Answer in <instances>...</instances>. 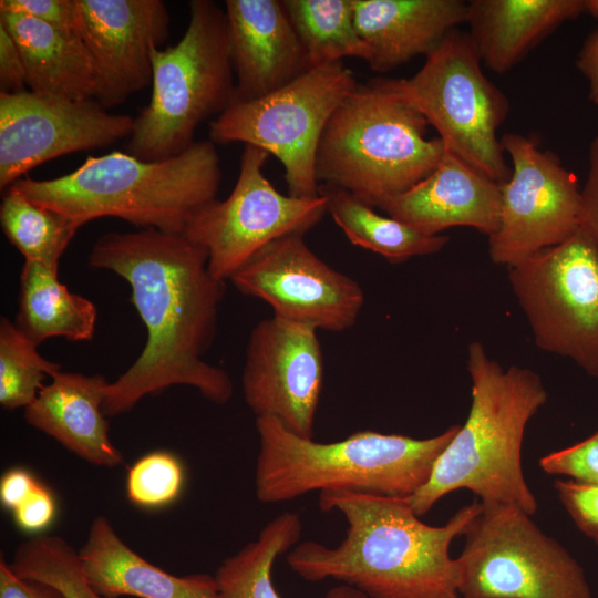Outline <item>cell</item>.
Segmentation results:
<instances>
[{"instance_id": "20", "label": "cell", "mask_w": 598, "mask_h": 598, "mask_svg": "<svg viewBox=\"0 0 598 598\" xmlns=\"http://www.w3.org/2000/svg\"><path fill=\"white\" fill-rule=\"evenodd\" d=\"M107 384L101 374L60 371L24 409V420L90 464L116 467L124 458L109 436L103 412Z\"/></svg>"}, {"instance_id": "42", "label": "cell", "mask_w": 598, "mask_h": 598, "mask_svg": "<svg viewBox=\"0 0 598 598\" xmlns=\"http://www.w3.org/2000/svg\"><path fill=\"white\" fill-rule=\"evenodd\" d=\"M321 598H369L360 590L348 586L339 585L330 588Z\"/></svg>"}, {"instance_id": "13", "label": "cell", "mask_w": 598, "mask_h": 598, "mask_svg": "<svg viewBox=\"0 0 598 598\" xmlns=\"http://www.w3.org/2000/svg\"><path fill=\"white\" fill-rule=\"evenodd\" d=\"M501 145L511 176L501 184L499 224L488 237V252L494 264L509 268L580 228L581 188L558 156L532 137L505 133Z\"/></svg>"}, {"instance_id": "27", "label": "cell", "mask_w": 598, "mask_h": 598, "mask_svg": "<svg viewBox=\"0 0 598 598\" xmlns=\"http://www.w3.org/2000/svg\"><path fill=\"white\" fill-rule=\"evenodd\" d=\"M300 516L283 512L259 532L258 537L225 558L215 573L221 598H280L271 578L278 556L299 542Z\"/></svg>"}, {"instance_id": "35", "label": "cell", "mask_w": 598, "mask_h": 598, "mask_svg": "<svg viewBox=\"0 0 598 598\" xmlns=\"http://www.w3.org/2000/svg\"><path fill=\"white\" fill-rule=\"evenodd\" d=\"M0 9L29 16L63 32L79 34L78 0H1Z\"/></svg>"}, {"instance_id": "25", "label": "cell", "mask_w": 598, "mask_h": 598, "mask_svg": "<svg viewBox=\"0 0 598 598\" xmlns=\"http://www.w3.org/2000/svg\"><path fill=\"white\" fill-rule=\"evenodd\" d=\"M58 272L31 260H24L21 269L14 324L38 347L53 337L90 341L95 332V305L71 292Z\"/></svg>"}, {"instance_id": "23", "label": "cell", "mask_w": 598, "mask_h": 598, "mask_svg": "<svg viewBox=\"0 0 598 598\" xmlns=\"http://www.w3.org/2000/svg\"><path fill=\"white\" fill-rule=\"evenodd\" d=\"M585 11V0H471L467 33L483 65L504 74Z\"/></svg>"}, {"instance_id": "21", "label": "cell", "mask_w": 598, "mask_h": 598, "mask_svg": "<svg viewBox=\"0 0 598 598\" xmlns=\"http://www.w3.org/2000/svg\"><path fill=\"white\" fill-rule=\"evenodd\" d=\"M354 25L370 50L375 72L391 71L426 55L447 33L466 22L462 0H351Z\"/></svg>"}, {"instance_id": "40", "label": "cell", "mask_w": 598, "mask_h": 598, "mask_svg": "<svg viewBox=\"0 0 598 598\" xmlns=\"http://www.w3.org/2000/svg\"><path fill=\"white\" fill-rule=\"evenodd\" d=\"M41 485L27 470L12 467L4 472L0 480L1 504L13 512Z\"/></svg>"}, {"instance_id": "16", "label": "cell", "mask_w": 598, "mask_h": 598, "mask_svg": "<svg viewBox=\"0 0 598 598\" xmlns=\"http://www.w3.org/2000/svg\"><path fill=\"white\" fill-rule=\"evenodd\" d=\"M322 383L317 329L275 316L254 327L241 389L256 419H275L292 434L312 440Z\"/></svg>"}, {"instance_id": "36", "label": "cell", "mask_w": 598, "mask_h": 598, "mask_svg": "<svg viewBox=\"0 0 598 598\" xmlns=\"http://www.w3.org/2000/svg\"><path fill=\"white\" fill-rule=\"evenodd\" d=\"M55 513L54 497L41 484L27 501L12 512V515L20 529L28 533H40L51 525Z\"/></svg>"}, {"instance_id": "10", "label": "cell", "mask_w": 598, "mask_h": 598, "mask_svg": "<svg viewBox=\"0 0 598 598\" xmlns=\"http://www.w3.org/2000/svg\"><path fill=\"white\" fill-rule=\"evenodd\" d=\"M357 86L342 61L313 68L268 95L233 103L209 123L210 141L241 142L266 151L283 165L288 195L318 197L315 165L321 135Z\"/></svg>"}, {"instance_id": "7", "label": "cell", "mask_w": 598, "mask_h": 598, "mask_svg": "<svg viewBox=\"0 0 598 598\" xmlns=\"http://www.w3.org/2000/svg\"><path fill=\"white\" fill-rule=\"evenodd\" d=\"M152 95L134 118L126 153L164 161L194 144L197 126L234 102L235 82L226 11L212 0H192L181 40L153 48Z\"/></svg>"}, {"instance_id": "37", "label": "cell", "mask_w": 598, "mask_h": 598, "mask_svg": "<svg viewBox=\"0 0 598 598\" xmlns=\"http://www.w3.org/2000/svg\"><path fill=\"white\" fill-rule=\"evenodd\" d=\"M580 227L598 249V136L591 140L588 150V173L581 188Z\"/></svg>"}, {"instance_id": "9", "label": "cell", "mask_w": 598, "mask_h": 598, "mask_svg": "<svg viewBox=\"0 0 598 598\" xmlns=\"http://www.w3.org/2000/svg\"><path fill=\"white\" fill-rule=\"evenodd\" d=\"M456 558L462 598H592L582 567L524 509L484 504Z\"/></svg>"}, {"instance_id": "29", "label": "cell", "mask_w": 598, "mask_h": 598, "mask_svg": "<svg viewBox=\"0 0 598 598\" xmlns=\"http://www.w3.org/2000/svg\"><path fill=\"white\" fill-rule=\"evenodd\" d=\"M1 227L24 260L59 271L60 258L80 226L70 217L31 202L14 186L0 206Z\"/></svg>"}, {"instance_id": "26", "label": "cell", "mask_w": 598, "mask_h": 598, "mask_svg": "<svg viewBox=\"0 0 598 598\" xmlns=\"http://www.w3.org/2000/svg\"><path fill=\"white\" fill-rule=\"evenodd\" d=\"M319 194L326 198L327 213L350 243L392 264L439 252L448 241L447 236L426 235L389 215L378 214L343 188L320 184Z\"/></svg>"}, {"instance_id": "31", "label": "cell", "mask_w": 598, "mask_h": 598, "mask_svg": "<svg viewBox=\"0 0 598 598\" xmlns=\"http://www.w3.org/2000/svg\"><path fill=\"white\" fill-rule=\"evenodd\" d=\"M34 344L8 318L0 320V404L6 410L25 409L43 388L47 377L61 364L43 358Z\"/></svg>"}, {"instance_id": "33", "label": "cell", "mask_w": 598, "mask_h": 598, "mask_svg": "<svg viewBox=\"0 0 598 598\" xmlns=\"http://www.w3.org/2000/svg\"><path fill=\"white\" fill-rule=\"evenodd\" d=\"M542 470L584 484H598V432L564 450L543 456Z\"/></svg>"}, {"instance_id": "12", "label": "cell", "mask_w": 598, "mask_h": 598, "mask_svg": "<svg viewBox=\"0 0 598 598\" xmlns=\"http://www.w3.org/2000/svg\"><path fill=\"white\" fill-rule=\"evenodd\" d=\"M268 157L266 151L245 145L229 196L206 204L184 231L206 250L208 270L217 280H230L265 246L288 234H306L327 213L320 194L297 198L278 192L264 174Z\"/></svg>"}, {"instance_id": "1", "label": "cell", "mask_w": 598, "mask_h": 598, "mask_svg": "<svg viewBox=\"0 0 598 598\" xmlns=\"http://www.w3.org/2000/svg\"><path fill=\"white\" fill-rule=\"evenodd\" d=\"M206 250L184 234L147 228L102 235L89 265L110 270L131 287L146 342L135 362L105 389L103 412L116 416L143 398L173 385L196 389L226 404L234 391L229 374L204 360L217 331L225 281L208 270Z\"/></svg>"}, {"instance_id": "32", "label": "cell", "mask_w": 598, "mask_h": 598, "mask_svg": "<svg viewBox=\"0 0 598 598\" xmlns=\"http://www.w3.org/2000/svg\"><path fill=\"white\" fill-rule=\"evenodd\" d=\"M184 480V467L174 454L151 452L130 467L126 476L127 498L143 508H159L178 497Z\"/></svg>"}, {"instance_id": "39", "label": "cell", "mask_w": 598, "mask_h": 598, "mask_svg": "<svg viewBox=\"0 0 598 598\" xmlns=\"http://www.w3.org/2000/svg\"><path fill=\"white\" fill-rule=\"evenodd\" d=\"M0 598H66L58 588L41 580L21 578L0 557Z\"/></svg>"}, {"instance_id": "2", "label": "cell", "mask_w": 598, "mask_h": 598, "mask_svg": "<svg viewBox=\"0 0 598 598\" xmlns=\"http://www.w3.org/2000/svg\"><path fill=\"white\" fill-rule=\"evenodd\" d=\"M319 507L344 516L346 538L336 547L306 540L291 548L286 561L302 579L332 578L369 598H462L458 561L448 550L481 502L462 507L443 526L421 522L409 497L328 491L320 493Z\"/></svg>"}, {"instance_id": "17", "label": "cell", "mask_w": 598, "mask_h": 598, "mask_svg": "<svg viewBox=\"0 0 598 598\" xmlns=\"http://www.w3.org/2000/svg\"><path fill=\"white\" fill-rule=\"evenodd\" d=\"M78 33L99 74L96 102L109 109L151 85V51L169 34L166 4L161 0H78Z\"/></svg>"}, {"instance_id": "24", "label": "cell", "mask_w": 598, "mask_h": 598, "mask_svg": "<svg viewBox=\"0 0 598 598\" xmlns=\"http://www.w3.org/2000/svg\"><path fill=\"white\" fill-rule=\"evenodd\" d=\"M0 24L16 42L31 92L68 100H95L100 80L79 34L54 29L29 16L0 9Z\"/></svg>"}, {"instance_id": "5", "label": "cell", "mask_w": 598, "mask_h": 598, "mask_svg": "<svg viewBox=\"0 0 598 598\" xmlns=\"http://www.w3.org/2000/svg\"><path fill=\"white\" fill-rule=\"evenodd\" d=\"M256 429V496L275 504L313 491L410 497L427 482L460 425L429 439L368 430L332 443L299 437L271 417H257Z\"/></svg>"}, {"instance_id": "43", "label": "cell", "mask_w": 598, "mask_h": 598, "mask_svg": "<svg viewBox=\"0 0 598 598\" xmlns=\"http://www.w3.org/2000/svg\"><path fill=\"white\" fill-rule=\"evenodd\" d=\"M585 10L590 16L598 18V0H585Z\"/></svg>"}, {"instance_id": "34", "label": "cell", "mask_w": 598, "mask_h": 598, "mask_svg": "<svg viewBox=\"0 0 598 598\" xmlns=\"http://www.w3.org/2000/svg\"><path fill=\"white\" fill-rule=\"evenodd\" d=\"M554 488L576 526L598 544V484L556 480Z\"/></svg>"}, {"instance_id": "4", "label": "cell", "mask_w": 598, "mask_h": 598, "mask_svg": "<svg viewBox=\"0 0 598 598\" xmlns=\"http://www.w3.org/2000/svg\"><path fill=\"white\" fill-rule=\"evenodd\" d=\"M220 181L216 147L202 141L164 161H143L126 152L90 156L66 175L25 177L12 186L80 227L115 217L142 229L184 234L193 217L216 198Z\"/></svg>"}, {"instance_id": "3", "label": "cell", "mask_w": 598, "mask_h": 598, "mask_svg": "<svg viewBox=\"0 0 598 598\" xmlns=\"http://www.w3.org/2000/svg\"><path fill=\"white\" fill-rule=\"evenodd\" d=\"M472 404L466 422L436 460L431 476L409 497L425 515L446 494L466 488L481 503L512 504L533 515L537 502L525 481L522 446L526 425L546 403L547 392L530 369L504 370L483 344L467 348Z\"/></svg>"}, {"instance_id": "14", "label": "cell", "mask_w": 598, "mask_h": 598, "mask_svg": "<svg viewBox=\"0 0 598 598\" xmlns=\"http://www.w3.org/2000/svg\"><path fill=\"white\" fill-rule=\"evenodd\" d=\"M303 235L292 233L271 241L230 281L241 293L267 302L275 317L317 330H347L361 312L363 290L321 260Z\"/></svg>"}, {"instance_id": "18", "label": "cell", "mask_w": 598, "mask_h": 598, "mask_svg": "<svg viewBox=\"0 0 598 598\" xmlns=\"http://www.w3.org/2000/svg\"><path fill=\"white\" fill-rule=\"evenodd\" d=\"M234 102L268 95L311 70L282 0H227Z\"/></svg>"}, {"instance_id": "30", "label": "cell", "mask_w": 598, "mask_h": 598, "mask_svg": "<svg viewBox=\"0 0 598 598\" xmlns=\"http://www.w3.org/2000/svg\"><path fill=\"white\" fill-rule=\"evenodd\" d=\"M9 564L19 577L50 584L66 598H114L93 588L79 550L59 535L38 534L23 540Z\"/></svg>"}, {"instance_id": "11", "label": "cell", "mask_w": 598, "mask_h": 598, "mask_svg": "<svg viewBox=\"0 0 598 598\" xmlns=\"http://www.w3.org/2000/svg\"><path fill=\"white\" fill-rule=\"evenodd\" d=\"M512 290L542 350L598 379V249L580 227L508 268Z\"/></svg>"}, {"instance_id": "6", "label": "cell", "mask_w": 598, "mask_h": 598, "mask_svg": "<svg viewBox=\"0 0 598 598\" xmlns=\"http://www.w3.org/2000/svg\"><path fill=\"white\" fill-rule=\"evenodd\" d=\"M425 117L380 79L358 85L337 107L316 154L320 184L343 188L371 207L425 178L445 151Z\"/></svg>"}, {"instance_id": "28", "label": "cell", "mask_w": 598, "mask_h": 598, "mask_svg": "<svg viewBox=\"0 0 598 598\" xmlns=\"http://www.w3.org/2000/svg\"><path fill=\"white\" fill-rule=\"evenodd\" d=\"M306 50L311 68L341 62L343 58L370 60V50L358 33L351 0H282Z\"/></svg>"}, {"instance_id": "38", "label": "cell", "mask_w": 598, "mask_h": 598, "mask_svg": "<svg viewBox=\"0 0 598 598\" xmlns=\"http://www.w3.org/2000/svg\"><path fill=\"white\" fill-rule=\"evenodd\" d=\"M25 70L21 53L0 24V89L1 93H19L27 91Z\"/></svg>"}, {"instance_id": "15", "label": "cell", "mask_w": 598, "mask_h": 598, "mask_svg": "<svg viewBox=\"0 0 598 598\" xmlns=\"http://www.w3.org/2000/svg\"><path fill=\"white\" fill-rule=\"evenodd\" d=\"M133 126L132 116L110 113L95 100L0 93V188L47 161L130 137Z\"/></svg>"}, {"instance_id": "22", "label": "cell", "mask_w": 598, "mask_h": 598, "mask_svg": "<svg viewBox=\"0 0 598 598\" xmlns=\"http://www.w3.org/2000/svg\"><path fill=\"white\" fill-rule=\"evenodd\" d=\"M79 553L91 585L107 597L221 598L215 576L165 571L127 546L105 516L92 520Z\"/></svg>"}, {"instance_id": "41", "label": "cell", "mask_w": 598, "mask_h": 598, "mask_svg": "<svg viewBox=\"0 0 598 598\" xmlns=\"http://www.w3.org/2000/svg\"><path fill=\"white\" fill-rule=\"evenodd\" d=\"M576 65L588 82V99L598 105V27L586 38Z\"/></svg>"}, {"instance_id": "19", "label": "cell", "mask_w": 598, "mask_h": 598, "mask_svg": "<svg viewBox=\"0 0 598 598\" xmlns=\"http://www.w3.org/2000/svg\"><path fill=\"white\" fill-rule=\"evenodd\" d=\"M501 184L445 148L436 167L380 208L426 235L471 227L489 237L499 224Z\"/></svg>"}, {"instance_id": "8", "label": "cell", "mask_w": 598, "mask_h": 598, "mask_svg": "<svg viewBox=\"0 0 598 598\" xmlns=\"http://www.w3.org/2000/svg\"><path fill=\"white\" fill-rule=\"evenodd\" d=\"M467 32L455 29L406 79H380L382 84L419 111L444 147L502 184L511 176L497 131L509 112L505 93L483 72Z\"/></svg>"}]
</instances>
